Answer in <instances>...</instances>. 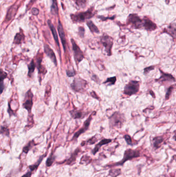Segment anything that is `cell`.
Instances as JSON below:
<instances>
[{"label": "cell", "instance_id": "1", "mask_svg": "<svg viewBox=\"0 0 176 177\" xmlns=\"http://www.w3.org/2000/svg\"><path fill=\"white\" fill-rule=\"evenodd\" d=\"M141 153L138 150H132L129 149L125 151L123 160L119 162L116 163L114 164L107 165V167H113V166H123L126 162L129 160H131L134 158H137L140 157Z\"/></svg>", "mask_w": 176, "mask_h": 177}, {"label": "cell", "instance_id": "2", "mask_svg": "<svg viewBox=\"0 0 176 177\" xmlns=\"http://www.w3.org/2000/svg\"><path fill=\"white\" fill-rule=\"evenodd\" d=\"M125 121L124 115L119 112H115L109 118V124L111 127L120 128Z\"/></svg>", "mask_w": 176, "mask_h": 177}, {"label": "cell", "instance_id": "3", "mask_svg": "<svg viewBox=\"0 0 176 177\" xmlns=\"http://www.w3.org/2000/svg\"><path fill=\"white\" fill-rule=\"evenodd\" d=\"M139 82L135 80H131L124 88V94L128 96H131L137 93L139 91Z\"/></svg>", "mask_w": 176, "mask_h": 177}, {"label": "cell", "instance_id": "4", "mask_svg": "<svg viewBox=\"0 0 176 177\" xmlns=\"http://www.w3.org/2000/svg\"><path fill=\"white\" fill-rule=\"evenodd\" d=\"M87 85V82L81 78H75L73 82L71 84V87L73 90L77 92H82L84 91Z\"/></svg>", "mask_w": 176, "mask_h": 177}, {"label": "cell", "instance_id": "5", "mask_svg": "<svg viewBox=\"0 0 176 177\" xmlns=\"http://www.w3.org/2000/svg\"><path fill=\"white\" fill-rule=\"evenodd\" d=\"M72 45V49L74 51V59L77 64H78L82 61L84 58V54L81 50L77 44H76L75 41L73 39H71Z\"/></svg>", "mask_w": 176, "mask_h": 177}, {"label": "cell", "instance_id": "6", "mask_svg": "<svg viewBox=\"0 0 176 177\" xmlns=\"http://www.w3.org/2000/svg\"><path fill=\"white\" fill-rule=\"evenodd\" d=\"M101 42L105 47L107 54L108 56L112 55V48L113 45V40L112 37L108 35L103 36L101 38Z\"/></svg>", "mask_w": 176, "mask_h": 177}, {"label": "cell", "instance_id": "7", "mask_svg": "<svg viewBox=\"0 0 176 177\" xmlns=\"http://www.w3.org/2000/svg\"><path fill=\"white\" fill-rule=\"evenodd\" d=\"M94 14L92 11H88L84 13L77 14V15H72L71 18L74 22H84L86 19H88L93 17Z\"/></svg>", "mask_w": 176, "mask_h": 177}, {"label": "cell", "instance_id": "8", "mask_svg": "<svg viewBox=\"0 0 176 177\" xmlns=\"http://www.w3.org/2000/svg\"><path fill=\"white\" fill-rule=\"evenodd\" d=\"M33 93L32 92L31 90H29L26 93L25 100L23 104V107L28 110L29 113H31L33 105Z\"/></svg>", "mask_w": 176, "mask_h": 177}, {"label": "cell", "instance_id": "9", "mask_svg": "<svg viewBox=\"0 0 176 177\" xmlns=\"http://www.w3.org/2000/svg\"><path fill=\"white\" fill-rule=\"evenodd\" d=\"M128 22L133 25L135 29H140L143 26V21L135 14H131L129 16Z\"/></svg>", "mask_w": 176, "mask_h": 177}, {"label": "cell", "instance_id": "10", "mask_svg": "<svg viewBox=\"0 0 176 177\" xmlns=\"http://www.w3.org/2000/svg\"><path fill=\"white\" fill-rule=\"evenodd\" d=\"M92 120V115H90V116H89V118L85 121L84 124H83V126L81 128V129H79L77 132H76L74 134V136L72 138V140H77L81 134L84 133L88 129V128H89L90 126V122H91Z\"/></svg>", "mask_w": 176, "mask_h": 177}, {"label": "cell", "instance_id": "11", "mask_svg": "<svg viewBox=\"0 0 176 177\" xmlns=\"http://www.w3.org/2000/svg\"><path fill=\"white\" fill-rule=\"evenodd\" d=\"M161 72V77L159 79H156V82H158L159 83L162 84L163 83L167 82H175L176 80L173 76L171 74H166L164 73V72H162L161 70H160Z\"/></svg>", "mask_w": 176, "mask_h": 177}, {"label": "cell", "instance_id": "12", "mask_svg": "<svg viewBox=\"0 0 176 177\" xmlns=\"http://www.w3.org/2000/svg\"><path fill=\"white\" fill-rule=\"evenodd\" d=\"M44 51L46 55L51 60L52 62L55 64V66H57V60L55 53L48 45H44Z\"/></svg>", "mask_w": 176, "mask_h": 177}, {"label": "cell", "instance_id": "13", "mask_svg": "<svg viewBox=\"0 0 176 177\" xmlns=\"http://www.w3.org/2000/svg\"><path fill=\"white\" fill-rule=\"evenodd\" d=\"M58 31H59V35L61 38V41L62 42L63 49L65 52H66L67 50V42H66V37L65 34L64 29L62 27V24L61 23L60 21H59V24H58Z\"/></svg>", "mask_w": 176, "mask_h": 177}, {"label": "cell", "instance_id": "14", "mask_svg": "<svg viewBox=\"0 0 176 177\" xmlns=\"http://www.w3.org/2000/svg\"><path fill=\"white\" fill-rule=\"evenodd\" d=\"M111 141H112V139H103L102 140H101L98 144L96 145L94 149L92 150V154L93 155H95L99 151V150L102 146L109 144Z\"/></svg>", "mask_w": 176, "mask_h": 177}, {"label": "cell", "instance_id": "15", "mask_svg": "<svg viewBox=\"0 0 176 177\" xmlns=\"http://www.w3.org/2000/svg\"><path fill=\"white\" fill-rule=\"evenodd\" d=\"M80 152V149L77 148V149L75 150V151L71 154V155L69 159H67V160H65L66 165H71L73 164L75 162L76 159L77 158V155L79 154V152Z\"/></svg>", "mask_w": 176, "mask_h": 177}, {"label": "cell", "instance_id": "16", "mask_svg": "<svg viewBox=\"0 0 176 177\" xmlns=\"http://www.w3.org/2000/svg\"><path fill=\"white\" fill-rule=\"evenodd\" d=\"M143 27L147 31H151L156 29V26L152 21L148 18H146L143 20Z\"/></svg>", "mask_w": 176, "mask_h": 177}, {"label": "cell", "instance_id": "17", "mask_svg": "<svg viewBox=\"0 0 176 177\" xmlns=\"http://www.w3.org/2000/svg\"><path fill=\"white\" fill-rule=\"evenodd\" d=\"M46 155H47V153H45L44 154L41 155V157H39V159H38V160H37L36 162L34 164L31 165L29 166V170L31 171L32 172L36 171L38 168L39 166L41 165V163L42 162V160L44 159Z\"/></svg>", "mask_w": 176, "mask_h": 177}, {"label": "cell", "instance_id": "18", "mask_svg": "<svg viewBox=\"0 0 176 177\" xmlns=\"http://www.w3.org/2000/svg\"><path fill=\"white\" fill-rule=\"evenodd\" d=\"M48 24H49V26L50 29H51V31L52 35L53 36L54 39V40H55V42L56 43L57 46L59 47V53H60V54H59V55H61V52H60V47H59V39H58V36H57V32H56V29H55V27L52 24V23L51 21L48 20Z\"/></svg>", "mask_w": 176, "mask_h": 177}, {"label": "cell", "instance_id": "19", "mask_svg": "<svg viewBox=\"0 0 176 177\" xmlns=\"http://www.w3.org/2000/svg\"><path fill=\"white\" fill-rule=\"evenodd\" d=\"M70 114L72 117L74 119H82L84 118L86 114H85L83 112H82L81 111L77 110H72L70 111Z\"/></svg>", "mask_w": 176, "mask_h": 177}, {"label": "cell", "instance_id": "20", "mask_svg": "<svg viewBox=\"0 0 176 177\" xmlns=\"http://www.w3.org/2000/svg\"><path fill=\"white\" fill-rule=\"evenodd\" d=\"M164 139L163 137L158 136L154 137L152 140L153 146L155 149H159L161 146V144L163 143Z\"/></svg>", "mask_w": 176, "mask_h": 177}, {"label": "cell", "instance_id": "21", "mask_svg": "<svg viewBox=\"0 0 176 177\" xmlns=\"http://www.w3.org/2000/svg\"><path fill=\"white\" fill-rule=\"evenodd\" d=\"M167 33L176 39V23H171L167 28Z\"/></svg>", "mask_w": 176, "mask_h": 177}, {"label": "cell", "instance_id": "22", "mask_svg": "<svg viewBox=\"0 0 176 177\" xmlns=\"http://www.w3.org/2000/svg\"><path fill=\"white\" fill-rule=\"evenodd\" d=\"M55 159H56V157L54 155V153L52 151L51 153V154H50L49 157H48V159L46 160V166L47 167L51 166L52 164H53V163L54 162Z\"/></svg>", "mask_w": 176, "mask_h": 177}, {"label": "cell", "instance_id": "23", "mask_svg": "<svg viewBox=\"0 0 176 177\" xmlns=\"http://www.w3.org/2000/svg\"><path fill=\"white\" fill-rule=\"evenodd\" d=\"M36 67V65H35V62L34 60H32L31 63L28 65V77H31L33 75V73L34 72Z\"/></svg>", "mask_w": 176, "mask_h": 177}, {"label": "cell", "instance_id": "24", "mask_svg": "<svg viewBox=\"0 0 176 177\" xmlns=\"http://www.w3.org/2000/svg\"><path fill=\"white\" fill-rule=\"evenodd\" d=\"M24 35L22 33H19L17 34L15 36L14 43L16 44H20L21 42L24 41Z\"/></svg>", "mask_w": 176, "mask_h": 177}, {"label": "cell", "instance_id": "25", "mask_svg": "<svg viewBox=\"0 0 176 177\" xmlns=\"http://www.w3.org/2000/svg\"><path fill=\"white\" fill-rule=\"evenodd\" d=\"M37 145L36 144H35V141L34 140H32L29 142L26 146H24L23 148V152L26 154H28V152L32 148L34 147V146Z\"/></svg>", "mask_w": 176, "mask_h": 177}, {"label": "cell", "instance_id": "26", "mask_svg": "<svg viewBox=\"0 0 176 177\" xmlns=\"http://www.w3.org/2000/svg\"><path fill=\"white\" fill-rule=\"evenodd\" d=\"M87 25L88 26L89 29H90V31L93 32V33H99V30L98 29L97 27L95 25L94 23L91 21H89L87 22Z\"/></svg>", "mask_w": 176, "mask_h": 177}, {"label": "cell", "instance_id": "27", "mask_svg": "<svg viewBox=\"0 0 176 177\" xmlns=\"http://www.w3.org/2000/svg\"><path fill=\"white\" fill-rule=\"evenodd\" d=\"M51 11L53 15H57L58 14L59 8L56 0H52V5L51 6Z\"/></svg>", "mask_w": 176, "mask_h": 177}, {"label": "cell", "instance_id": "28", "mask_svg": "<svg viewBox=\"0 0 176 177\" xmlns=\"http://www.w3.org/2000/svg\"><path fill=\"white\" fill-rule=\"evenodd\" d=\"M121 173L120 169H111L109 171V175L111 177H117Z\"/></svg>", "mask_w": 176, "mask_h": 177}, {"label": "cell", "instance_id": "29", "mask_svg": "<svg viewBox=\"0 0 176 177\" xmlns=\"http://www.w3.org/2000/svg\"><path fill=\"white\" fill-rule=\"evenodd\" d=\"M91 160H92V159H90V157L87 156V155L83 156L81 158L80 164L82 165H87L90 163Z\"/></svg>", "mask_w": 176, "mask_h": 177}, {"label": "cell", "instance_id": "30", "mask_svg": "<svg viewBox=\"0 0 176 177\" xmlns=\"http://www.w3.org/2000/svg\"><path fill=\"white\" fill-rule=\"evenodd\" d=\"M116 81V77H113L108 78L107 80L103 82L104 84H107L108 85H115Z\"/></svg>", "mask_w": 176, "mask_h": 177}, {"label": "cell", "instance_id": "31", "mask_svg": "<svg viewBox=\"0 0 176 177\" xmlns=\"http://www.w3.org/2000/svg\"><path fill=\"white\" fill-rule=\"evenodd\" d=\"M1 134L2 135H4L6 136H9V131L8 127L6 126H1Z\"/></svg>", "mask_w": 176, "mask_h": 177}, {"label": "cell", "instance_id": "32", "mask_svg": "<svg viewBox=\"0 0 176 177\" xmlns=\"http://www.w3.org/2000/svg\"><path fill=\"white\" fill-rule=\"evenodd\" d=\"M76 4L77 5L79 8H84L86 6V1L85 0H74Z\"/></svg>", "mask_w": 176, "mask_h": 177}, {"label": "cell", "instance_id": "33", "mask_svg": "<svg viewBox=\"0 0 176 177\" xmlns=\"http://www.w3.org/2000/svg\"><path fill=\"white\" fill-rule=\"evenodd\" d=\"M124 139H125L126 141L127 142V144L128 145H130V146H133V144L132 142V138L129 135H125L124 136Z\"/></svg>", "mask_w": 176, "mask_h": 177}, {"label": "cell", "instance_id": "34", "mask_svg": "<svg viewBox=\"0 0 176 177\" xmlns=\"http://www.w3.org/2000/svg\"><path fill=\"white\" fill-rule=\"evenodd\" d=\"M66 74L69 77H74L76 75L75 70H66Z\"/></svg>", "mask_w": 176, "mask_h": 177}, {"label": "cell", "instance_id": "35", "mask_svg": "<svg viewBox=\"0 0 176 177\" xmlns=\"http://www.w3.org/2000/svg\"><path fill=\"white\" fill-rule=\"evenodd\" d=\"M154 69V67L151 66V67H147L146 68H144V74L146 75V74H148L149 72L151 71V70H153Z\"/></svg>", "mask_w": 176, "mask_h": 177}, {"label": "cell", "instance_id": "36", "mask_svg": "<svg viewBox=\"0 0 176 177\" xmlns=\"http://www.w3.org/2000/svg\"><path fill=\"white\" fill-rule=\"evenodd\" d=\"M8 75L5 72H3L2 70H1V78H0V80L1 81H4V80L7 78Z\"/></svg>", "mask_w": 176, "mask_h": 177}, {"label": "cell", "instance_id": "37", "mask_svg": "<svg viewBox=\"0 0 176 177\" xmlns=\"http://www.w3.org/2000/svg\"><path fill=\"white\" fill-rule=\"evenodd\" d=\"M172 88H173V87H170L169 88H168V89H167V92H166V95H165V97H166V100H168V99L169 98V96H170V95H171V91H172Z\"/></svg>", "mask_w": 176, "mask_h": 177}, {"label": "cell", "instance_id": "38", "mask_svg": "<svg viewBox=\"0 0 176 177\" xmlns=\"http://www.w3.org/2000/svg\"><path fill=\"white\" fill-rule=\"evenodd\" d=\"M79 34L81 37H83L84 36L85 29L83 27H80L79 29Z\"/></svg>", "mask_w": 176, "mask_h": 177}, {"label": "cell", "instance_id": "39", "mask_svg": "<svg viewBox=\"0 0 176 177\" xmlns=\"http://www.w3.org/2000/svg\"><path fill=\"white\" fill-rule=\"evenodd\" d=\"M97 139H96V137L94 136L92 137V138H90V139H89L87 141H86V142L90 144H95L97 141Z\"/></svg>", "mask_w": 176, "mask_h": 177}, {"label": "cell", "instance_id": "40", "mask_svg": "<svg viewBox=\"0 0 176 177\" xmlns=\"http://www.w3.org/2000/svg\"><path fill=\"white\" fill-rule=\"evenodd\" d=\"M32 173H33V172L29 170L26 173H25L21 177H31L32 175Z\"/></svg>", "mask_w": 176, "mask_h": 177}, {"label": "cell", "instance_id": "41", "mask_svg": "<svg viewBox=\"0 0 176 177\" xmlns=\"http://www.w3.org/2000/svg\"><path fill=\"white\" fill-rule=\"evenodd\" d=\"M32 13L34 15H38V9H37L36 8H33V9H32Z\"/></svg>", "mask_w": 176, "mask_h": 177}, {"label": "cell", "instance_id": "42", "mask_svg": "<svg viewBox=\"0 0 176 177\" xmlns=\"http://www.w3.org/2000/svg\"><path fill=\"white\" fill-rule=\"evenodd\" d=\"M0 85H1V87H0V88H1V93L2 94V93H3V91L4 90V81H1V83H0Z\"/></svg>", "mask_w": 176, "mask_h": 177}, {"label": "cell", "instance_id": "43", "mask_svg": "<svg viewBox=\"0 0 176 177\" xmlns=\"http://www.w3.org/2000/svg\"><path fill=\"white\" fill-rule=\"evenodd\" d=\"M91 95H92V96L93 97V98H95L96 99H97V100H99V98H98V96L97 95V94L96 93V92H94V91L93 92V93H91Z\"/></svg>", "mask_w": 176, "mask_h": 177}, {"label": "cell", "instance_id": "44", "mask_svg": "<svg viewBox=\"0 0 176 177\" xmlns=\"http://www.w3.org/2000/svg\"><path fill=\"white\" fill-rule=\"evenodd\" d=\"M173 138L175 141H176V130L174 132V135L173 136Z\"/></svg>", "mask_w": 176, "mask_h": 177}, {"label": "cell", "instance_id": "45", "mask_svg": "<svg viewBox=\"0 0 176 177\" xmlns=\"http://www.w3.org/2000/svg\"><path fill=\"white\" fill-rule=\"evenodd\" d=\"M36 1V0H31V1H30V2H29V4H33V3H34Z\"/></svg>", "mask_w": 176, "mask_h": 177}, {"label": "cell", "instance_id": "46", "mask_svg": "<svg viewBox=\"0 0 176 177\" xmlns=\"http://www.w3.org/2000/svg\"><path fill=\"white\" fill-rule=\"evenodd\" d=\"M173 159H174V160L176 161V155H174V156L173 157Z\"/></svg>", "mask_w": 176, "mask_h": 177}]
</instances>
